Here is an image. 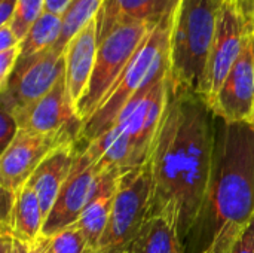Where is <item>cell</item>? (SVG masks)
Listing matches in <instances>:
<instances>
[{
    "instance_id": "17",
    "label": "cell",
    "mask_w": 254,
    "mask_h": 253,
    "mask_svg": "<svg viewBox=\"0 0 254 253\" xmlns=\"http://www.w3.org/2000/svg\"><path fill=\"white\" fill-rule=\"evenodd\" d=\"M121 173L122 170H110L100 174L95 191L76 222V227L83 233L94 253L98 251L100 242L107 230Z\"/></svg>"
},
{
    "instance_id": "1",
    "label": "cell",
    "mask_w": 254,
    "mask_h": 253,
    "mask_svg": "<svg viewBox=\"0 0 254 253\" xmlns=\"http://www.w3.org/2000/svg\"><path fill=\"white\" fill-rule=\"evenodd\" d=\"M216 115L198 94L174 88L153 155L152 216L167 218L182 248L202 206L214 158Z\"/></svg>"
},
{
    "instance_id": "9",
    "label": "cell",
    "mask_w": 254,
    "mask_h": 253,
    "mask_svg": "<svg viewBox=\"0 0 254 253\" xmlns=\"http://www.w3.org/2000/svg\"><path fill=\"white\" fill-rule=\"evenodd\" d=\"M79 133L64 130L52 134H40L19 130L13 142L0 157V185L1 191L16 194L33 176L42 161L57 148L77 142Z\"/></svg>"
},
{
    "instance_id": "15",
    "label": "cell",
    "mask_w": 254,
    "mask_h": 253,
    "mask_svg": "<svg viewBox=\"0 0 254 253\" xmlns=\"http://www.w3.org/2000/svg\"><path fill=\"white\" fill-rule=\"evenodd\" d=\"M98 45V22L97 18H94L68 42L64 51L65 85L74 110L88 89L95 66Z\"/></svg>"
},
{
    "instance_id": "31",
    "label": "cell",
    "mask_w": 254,
    "mask_h": 253,
    "mask_svg": "<svg viewBox=\"0 0 254 253\" xmlns=\"http://www.w3.org/2000/svg\"><path fill=\"white\" fill-rule=\"evenodd\" d=\"M40 239V237H39ZM10 253H40L37 242L34 245H27L21 240L12 239V246H10Z\"/></svg>"
},
{
    "instance_id": "3",
    "label": "cell",
    "mask_w": 254,
    "mask_h": 253,
    "mask_svg": "<svg viewBox=\"0 0 254 253\" xmlns=\"http://www.w3.org/2000/svg\"><path fill=\"white\" fill-rule=\"evenodd\" d=\"M223 1L180 0L176 7L168 52V75L174 88L205 95L208 61Z\"/></svg>"
},
{
    "instance_id": "18",
    "label": "cell",
    "mask_w": 254,
    "mask_h": 253,
    "mask_svg": "<svg viewBox=\"0 0 254 253\" xmlns=\"http://www.w3.org/2000/svg\"><path fill=\"white\" fill-rule=\"evenodd\" d=\"M45 216L36 192L24 185L13 198L9 213L1 219V236H10L27 245H34L42 236Z\"/></svg>"
},
{
    "instance_id": "32",
    "label": "cell",
    "mask_w": 254,
    "mask_h": 253,
    "mask_svg": "<svg viewBox=\"0 0 254 253\" xmlns=\"http://www.w3.org/2000/svg\"><path fill=\"white\" fill-rule=\"evenodd\" d=\"M0 243H1V253H10V246H12V237L10 236H1Z\"/></svg>"
},
{
    "instance_id": "14",
    "label": "cell",
    "mask_w": 254,
    "mask_h": 253,
    "mask_svg": "<svg viewBox=\"0 0 254 253\" xmlns=\"http://www.w3.org/2000/svg\"><path fill=\"white\" fill-rule=\"evenodd\" d=\"M180 0H104L97 15L98 40L127 24L158 25L173 15Z\"/></svg>"
},
{
    "instance_id": "8",
    "label": "cell",
    "mask_w": 254,
    "mask_h": 253,
    "mask_svg": "<svg viewBox=\"0 0 254 253\" xmlns=\"http://www.w3.org/2000/svg\"><path fill=\"white\" fill-rule=\"evenodd\" d=\"M65 72L64 54L54 48L19 58L1 89V109L15 115L46 95Z\"/></svg>"
},
{
    "instance_id": "28",
    "label": "cell",
    "mask_w": 254,
    "mask_h": 253,
    "mask_svg": "<svg viewBox=\"0 0 254 253\" xmlns=\"http://www.w3.org/2000/svg\"><path fill=\"white\" fill-rule=\"evenodd\" d=\"M249 31H253V15H254V0H234Z\"/></svg>"
},
{
    "instance_id": "23",
    "label": "cell",
    "mask_w": 254,
    "mask_h": 253,
    "mask_svg": "<svg viewBox=\"0 0 254 253\" xmlns=\"http://www.w3.org/2000/svg\"><path fill=\"white\" fill-rule=\"evenodd\" d=\"M45 12V0H19L16 12L10 21V27L19 40L25 37L30 27Z\"/></svg>"
},
{
    "instance_id": "12",
    "label": "cell",
    "mask_w": 254,
    "mask_h": 253,
    "mask_svg": "<svg viewBox=\"0 0 254 253\" xmlns=\"http://www.w3.org/2000/svg\"><path fill=\"white\" fill-rule=\"evenodd\" d=\"M210 107L216 118L226 122H250L254 109V31L247 33L243 52Z\"/></svg>"
},
{
    "instance_id": "21",
    "label": "cell",
    "mask_w": 254,
    "mask_h": 253,
    "mask_svg": "<svg viewBox=\"0 0 254 253\" xmlns=\"http://www.w3.org/2000/svg\"><path fill=\"white\" fill-rule=\"evenodd\" d=\"M104 0H73L67 10L61 15L63 30L58 43L55 45V51L64 54L68 42L94 18H97L101 10Z\"/></svg>"
},
{
    "instance_id": "20",
    "label": "cell",
    "mask_w": 254,
    "mask_h": 253,
    "mask_svg": "<svg viewBox=\"0 0 254 253\" xmlns=\"http://www.w3.org/2000/svg\"><path fill=\"white\" fill-rule=\"evenodd\" d=\"M63 30V19L60 15L43 12L39 19L30 27L25 37L21 40L19 58L31 57L43 51L55 48Z\"/></svg>"
},
{
    "instance_id": "5",
    "label": "cell",
    "mask_w": 254,
    "mask_h": 253,
    "mask_svg": "<svg viewBox=\"0 0 254 253\" xmlns=\"http://www.w3.org/2000/svg\"><path fill=\"white\" fill-rule=\"evenodd\" d=\"M152 163L122 170L107 230L97 253H121L152 216Z\"/></svg>"
},
{
    "instance_id": "30",
    "label": "cell",
    "mask_w": 254,
    "mask_h": 253,
    "mask_svg": "<svg viewBox=\"0 0 254 253\" xmlns=\"http://www.w3.org/2000/svg\"><path fill=\"white\" fill-rule=\"evenodd\" d=\"M73 0H45V12L54 15H63Z\"/></svg>"
},
{
    "instance_id": "4",
    "label": "cell",
    "mask_w": 254,
    "mask_h": 253,
    "mask_svg": "<svg viewBox=\"0 0 254 253\" xmlns=\"http://www.w3.org/2000/svg\"><path fill=\"white\" fill-rule=\"evenodd\" d=\"M176 12V10H174ZM173 15L162 19L147 34L115 86L110 89L97 112L83 124L79 140L89 143L110 130L122 113L124 107L146 86L168 73L170 34Z\"/></svg>"
},
{
    "instance_id": "22",
    "label": "cell",
    "mask_w": 254,
    "mask_h": 253,
    "mask_svg": "<svg viewBox=\"0 0 254 253\" xmlns=\"http://www.w3.org/2000/svg\"><path fill=\"white\" fill-rule=\"evenodd\" d=\"M37 246L40 253H94L86 237L76 225L51 237L40 236Z\"/></svg>"
},
{
    "instance_id": "11",
    "label": "cell",
    "mask_w": 254,
    "mask_h": 253,
    "mask_svg": "<svg viewBox=\"0 0 254 253\" xmlns=\"http://www.w3.org/2000/svg\"><path fill=\"white\" fill-rule=\"evenodd\" d=\"M249 28L234 0H225L217 21L216 37L208 61L205 81V100L208 104L228 78L231 69L243 52Z\"/></svg>"
},
{
    "instance_id": "7",
    "label": "cell",
    "mask_w": 254,
    "mask_h": 253,
    "mask_svg": "<svg viewBox=\"0 0 254 253\" xmlns=\"http://www.w3.org/2000/svg\"><path fill=\"white\" fill-rule=\"evenodd\" d=\"M170 98V75L140 91L122 110L115 125H119L129 137L134 148L135 167L144 166L152 160L155 142Z\"/></svg>"
},
{
    "instance_id": "6",
    "label": "cell",
    "mask_w": 254,
    "mask_h": 253,
    "mask_svg": "<svg viewBox=\"0 0 254 253\" xmlns=\"http://www.w3.org/2000/svg\"><path fill=\"white\" fill-rule=\"evenodd\" d=\"M153 27L149 24L121 25L100 42L88 89L76 107V115L83 124L101 106Z\"/></svg>"
},
{
    "instance_id": "34",
    "label": "cell",
    "mask_w": 254,
    "mask_h": 253,
    "mask_svg": "<svg viewBox=\"0 0 254 253\" xmlns=\"http://www.w3.org/2000/svg\"><path fill=\"white\" fill-rule=\"evenodd\" d=\"M252 30H253V31H254V15H253V28H252Z\"/></svg>"
},
{
    "instance_id": "19",
    "label": "cell",
    "mask_w": 254,
    "mask_h": 253,
    "mask_svg": "<svg viewBox=\"0 0 254 253\" xmlns=\"http://www.w3.org/2000/svg\"><path fill=\"white\" fill-rule=\"evenodd\" d=\"M121 253H183V248L167 218L150 216Z\"/></svg>"
},
{
    "instance_id": "13",
    "label": "cell",
    "mask_w": 254,
    "mask_h": 253,
    "mask_svg": "<svg viewBox=\"0 0 254 253\" xmlns=\"http://www.w3.org/2000/svg\"><path fill=\"white\" fill-rule=\"evenodd\" d=\"M13 116L19 130L40 134H52L71 130L77 131L80 136L83 127V122L77 118L76 110L68 98L65 72L46 95L15 113Z\"/></svg>"
},
{
    "instance_id": "16",
    "label": "cell",
    "mask_w": 254,
    "mask_h": 253,
    "mask_svg": "<svg viewBox=\"0 0 254 253\" xmlns=\"http://www.w3.org/2000/svg\"><path fill=\"white\" fill-rule=\"evenodd\" d=\"M77 152H79L77 142L65 143L57 148L52 154H49L42 161V164L36 169V171L30 177V180L25 183L36 192L40 201L45 221L51 213L63 185L65 183V180L68 179L73 170Z\"/></svg>"
},
{
    "instance_id": "27",
    "label": "cell",
    "mask_w": 254,
    "mask_h": 253,
    "mask_svg": "<svg viewBox=\"0 0 254 253\" xmlns=\"http://www.w3.org/2000/svg\"><path fill=\"white\" fill-rule=\"evenodd\" d=\"M19 45H21V40L18 39V36L12 30L10 24L0 25V52L16 48Z\"/></svg>"
},
{
    "instance_id": "33",
    "label": "cell",
    "mask_w": 254,
    "mask_h": 253,
    "mask_svg": "<svg viewBox=\"0 0 254 253\" xmlns=\"http://www.w3.org/2000/svg\"><path fill=\"white\" fill-rule=\"evenodd\" d=\"M250 125H252V128L254 130V109H253V115H252V119H250V122H249Z\"/></svg>"
},
{
    "instance_id": "25",
    "label": "cell",
    "mask_w": 254,
    "mask_h": 253,
    "mask_svg": "<svg viewBox=\"0 0 254 253\" xmlns=\"http://www.w3.org/2000/svg\"><path fill=\"white\" fill-rule=\"evenodd\" d=\"M19 55H21V46L0 52V89L6 86L7 79L19 60Z\"/></svg>"
},
{
    "instance_id": "24",
    "label": "cell",
    "mask_w": 254,
    "mask_h": 253,
    "mask_svg": "<svg viewBox=\"0 0 254 253\" xmlns=\"http://www.w3.org/2000/svg\"><path fill=\"white\" fill-rule=\"evenodd\" d=\"M19 131V127L16 124V119L13 115H10L7 110L1 109L0 112V146L1 152L13 142Z\"/></svg>"
},
{
    "instance_id": "10",
    "label": "cell",
    "mask_w": 254,
    "mask_h": 253,
    "mask_svg": "<svg viewBox=\"0 0 254 253\" xmlns=\"http://www.w3.org/2000/svg\"><path fill=\"white\" fill-rule=\"evenodd\" d=\"M100 174L101 173H98L94 161L83 149V145L79 143V152L73 170L63 185L57 201L43 224V237L55 236L60 231L76 225L95 191Z\"/></svg>"
},
{
    "instance_id": "26",
    "label": "cell",
    "mask_w": 254,
    "mask_h": 253,
    "mask_svg": "<svg viewBox=\"0 0 254 253\" xmlns=\"http://www.w3.org/2000/svg\"><path fill=\"white\" fill-rule=\"evenodd\" d=\"M229 253H254V219L235 242Z\"/></svg>"
},
{
    "instance_id": "29",
    "label": "cell",
    "mask_w": 254,
    "mask_h": 253,
    "mask_svg": "<svg viewBox=\"0 0 254 253\" xmlns=\"http://www.w3.org/2000/svg\"><path fill=\"white\" fill-rule=\"evenodd\" d=\"M19 0H0V25L10 24Z\"/></svg>"
},
{
    "instance_id": "2",
    "label": "cell",
    "mask_w": 254,
    "mask_h": 253,
    "mask_svg": "<svg viewBox=\"0 0 254 253\" xmlns=\"http://www.w3.org/2000/svg\"><path fill=\"white\" fill-rule=\"evenodd\" d=\"M254 219V130L216 118L210 183L183 253H229Z\"/></svg>"
}]
</instances>
